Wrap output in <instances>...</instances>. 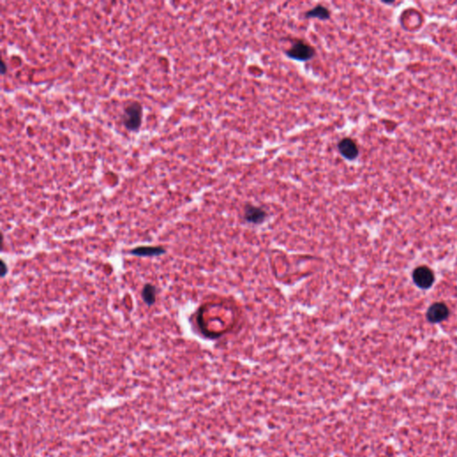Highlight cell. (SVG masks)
Segmentation results:
<instances>
[{"mask_svg":"<svg viewBox=\"0 0 457 457\" xmlns=\"http://www.w3.org/2000/svg\"><path fill=\"white\" fill-rule=\"evenodd\" d=\"M337 149L340 155L347 160H355L359 155V149L356 143L350 138H342L337 144Z\"/></svg>","mask_w":457,"mask_h":457,"instance_id":"obj_4","label":"cell"},{"mask_svg":"<svg viewBox=\"0 0 457 457\" xmlns=\"http://www.w3.org/2000/svg\"><path fill=\"white\" fill-rule=\"evenodd\" d=\"M142 107L138 102H132L125 107L123 116L124 125L130 131H136L141 125Z\"/></svg>","mask_w":457,"mask_h":457,"instance_id":"obj_1","label":"cell"},{"mask_svg":"<svg viewBox=\"0 0 457 457\" xmlns=\"http://www.w3.org/2000/svg\"><path fill=\"white\" fill-rule=\"evenodd\" d=\"M156 292L157 289L154 285L147 284L144 286L141 292V297H142L143 301L147 304V306H152L155 303L156 300Z\"/></svg>","mask_w":457,"mask_h":457,"instance_id":"obj_9","label":"cell"},{"mask_svg":"<svg viewBox=\"0 0 457 457\" xmlns=\"http://www.w3.org/2000/svg\"><path fill=\"white\" fill-rule=\"evenodd\" d=\"M244 217L248 222L260 223L266 217V213L258 206L247 205L245 208Z\"/></svg>","mask_w":457,"mask_h":457,"instance_id":"obj_7","label":"cell"},{"mask_svg":"<svg viewBox=\"0 0 457 457\" xmlns=\"http://www.w3.org/2000/svg\"><path fill=\"white\" fill-rule=\"evenodd\" d=\"M449 315L448 306L443 303H436L428 309L427 319L432 324H438L447 319Z\"/></svg>","mask_w":457,"mask_h":457,"instance_id":"obj_5","label":"cell"},{"mask_svg":"<svg viewBox=\"0 0 457 457\" xmlns=\"http://www.w3.org/2000/svg\"><path fill=\"white\" fill-rule=\"evenodd\" d=\"M306 18H317L322 21H326L330 18V13L327 7L318 4L314 8L308 10L305 15Z\"/></svg>","mask_w":457,"mask_h":457,"instance_id":"obj_8","label":"cell"},{"mask_svg":"<svg viewBox=\"0 0 457 457\" xmlns=\"http://www.w3.org/2000/svg\"><path fill=\"white\" fill-rule=\"evenodd\" d=\"M286 55L297 61H308L315 56V50L311 45L304 40H297L290 49L286 51Z\"/></svg>","mask_w":457,"mask_h":457,"instance_id":"obj_2","label":"cell"},{"mask_svg":"<svg viewBox=\"0 0 457 457\" xmlns=\"http://www.w3.org/2000/svg\"><path fill=\"white\" fill-rule=\"evenodd\" d=\"M7 271H8V269H7L6 263L4 262V260H1V272H0L1 277H2V278H4L5 275L7 274Z\"/></svg>","mask_w":457,"mask_h":457,"instance_id":"obj_10","label":"cell"},{"mask_svg":"<svg viewBox=\"0 0 457 457\" xmlns=\"http://www.w3.org/2000/svg\"><path fill=\"white\" fill-rule=\"evenodd\" d=\"M1 67H2L1 72H2V74H4V72H5V66H4V63L3 61L1 63Z\"/></svg>","mask_w":457,"mask_h":457,"instance_id":"obj_11","label":"cell"},{"mask_svg":"<svg viewBox=\"0 0 457 457\" xmlns=\"http://www.w3.org/2000/svg\"><path fill=\"white\" fill-rule=\"evenodd\" d=\"M166 253V250L163 247H149V246H140L138 248L131 249L130 254L139 257V258H153V257H160Z\"/></svg>","mask_w":457,"mask_h":457,"instance_id":"obj_6","label":"cell"},{"mask_svg":"<svg viewBox=\"0 0 457 457\" xmlns=\"http://www.w3.org/2000/svg\"><path fill=\"white\" fill-rule=\"evenodd\" d=\"M413 280L420 289H429L434 282V274L429 267H418L413 271Z\"/></svg>","mask_w":457,"mask_h":457,"instance_id":"obj_3","label":"cell"}]
</instances>
